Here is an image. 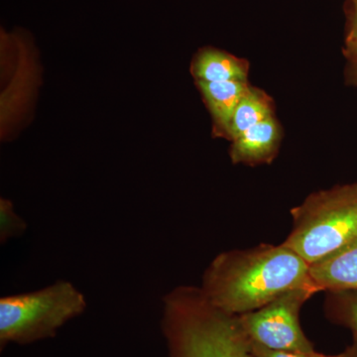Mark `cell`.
<instances>
[{
    "label": "cell",
    "instance_id": "1",
    "mask_svg": "<svg viewBox=\"0 0 357 357\" xmlns=\"http://www.w3.org/2000/svg\"><path fill=\"white\" fill-rule=\"evenodd\" d=\"M199 288L213 306L234 316L256 311L295 289L319 290L310 265L284 243L220 253L204 270Z\"/></svg>",
    "mask_w": 357,
    "mask_h": 357
},
{
    "label": "cell",
    "instance_id": "2",
    "mask_svg": "<svg viewBox=\"0 0 357 357\" xmlns=\"http://www.w3.org/2000/svg\"><path fill=\"white\" fill-rule=\"evenodd\" d=\"M161 328L169 357H255L238 316L213 306L199 290L167 305Z\"/></svg>",
    "mask_w": 357,
    "mask_h": 357
},
{
    "label": "cell",
    "instance_id": "3",
    "mask_svg": "<svg viewBox=\"0 0 357 357\" xmlns=\"http://www.w3.org/2000/svg\"><path fill=\"white\" fill-rule=\"evenodd\" d=\"M284 244L311 265L357 238V185L314 192L291 210Z\"/></svg>",
    "mask_w": 357,
    "mask_h": 357
},
{
    "label": "cell",
    "instance_id": "4",
    "mask_svg": "<svg viewBox=\"0 0 357 357\" xmlns=\"http://www.w3.org/2000/svg\"><path fill=\"white\" fill-rule=\"evenodd\" d=\"M88 307L86 296L68 280L0 299V344H29L55 337Z\"/></svg>",
    "mask_w": 357,
    "mask_h": 357
},
{
    "label": "cell",
    "instance_id": "5",
    "mask_svg": "<svg viewBox=\"0 0 357 357\" xmlns=\"http://www.w3.org/2000/svg\"><path fill=\"white\" fill-rule=\"evenodd\" d=\"M316 288H301L279 296L256 311L238 316L249 340L274 351H314L300 324V312Z\"/></svg>",
    "mask_w": 357,
    "mask_h": 357
},
{
    "label": "cell",
    "instance_id": "6",
    "mask_svg": "<svg viewBox=\"0 0 357 357\" xmlns=\"http://www.w3.org/2000/svg\"><path fill=\"white\" fill-rule=\"evenodd\" d=\"M310 275L321 292H357V238L310 265Z\"/></svg>",
    "mask_w": 357,
    "mask_h": 357
},
{
    "label": "cell",
    "instance_id": "7",
    "mask_svg": "<svg viewBox=\"0 0 357 357\" xmlns=\"http://www.w3.org/2000/svg\"><path fill=\"white\" fill-rule=\"evenodd\" d=\"M279 140L278 124L273 116L269 117L232 140L230 157L234 164L267 163L274 158Z\"/></svg>",
    "mask_w": 357,
    "mask_h": 357
},
{
    "label": "cell",
    "instance_id": "8",
    "mask_svg": "<svg viewBox=\"0 0 357 357\" xmlns=\"http://www.w3.org/2000/svg\"><path fill=\"white\" fill-rule=\"evenodd\" d=\"M208 105L213 121L218 128L227 133L236 112L237 105L248 93L249 86L246 82H208L197 81Z\"/></svg>",
    "mask_w": 357,
    "mask_h": 357
},
{
    "label": "cell",
    "instance_id": "9",
    "mask_svg": "<svg viewBox=\"0 0 357 357\" xmlns=\"http://www.w3.org/2000/svg\"><path fill=\"white\" fill-rule=\"evenodd\" d=\"M192 73L197 81L246 82L248 66L225 52L206 49L197 55L192 66Z\"/></svg>",
    "mask_w": 357,
    "mask_h": 357
},
{
    "label": "cell",
    "instance_id": "10",
    "mask_svg": "<svg viewBox=\"0 0 357 357\" xmlns=\"http://www.w3.org/2000/svg\"><path fill=\"white\" fill-rule=\"evenodd\" d=\"M271 116V103L267 96L250 88L237 105L227 131V137L234 140L249 128Z\"/></svg>",
    "mask_w": 357,
    "mask_h": 357
},
{
    "label": "cell",
    "instance_id": "11",
    "mask_svg": "<svg viewBox=\"0 0 357 357\" xmlns=\"http://www.w3.org/2000/svg\"><path fill=\"white\" fill-rule=\"evenodd\" d=\"M328 293L326 310L330 317L351 328L357 340V292L342 291Z\"/></svg>",
    "mask_w": 357,
    "mask_h": 357
},
{
    "label": "cell",
    "instance_id": "12",
    "mask_svg": "<svg viewBox=\"0 0 357 357\" xmlns=\"http://www.w3.org/2000/svg\"><path fill=\"white\" fill-rule=\"evenodd\" d=\"M27 222L14 211L13 202L0 201V243L6 244L13 238L22 236L27 230Z\"/></svg>",
    "mask_w": 357,
    "mask_h": 357
},
{
    "label": "cell",
    "instance_id": "13",
    "mask_svg": "<svg viewBox=\"0 0 357 357\" xmlns=\"http://www.w3.org/2000/svg\"><path fill=\"white\" fill-rule=\"evenodd\" d=\"M250 344L255 357H342V354L338 356H326L316 351L311 352L274 351V349H267L262 345L255 344L251 340Z\"/></svg>",
    "mask_w": 357,
    "mask_h": 357
},
{
    "label": "cell",
    "instance_id": "14",
    "mask_svg": "<svg viewBox=\"0 0 357 357\" xmlns=\"http://www.w3.org/2000/svg\"><path fill=\"white\" fill-rule=\"evenodd\" d=\"M342 357H357V344L342 354Z\"/></svg>",
    "mask_w": 357,
    "mask_h": 357
},
{
    "label": "cell",
    "instance_id": "15",
    "mask_svg": "<svg viewBox=\"0 0 357 357\" xmlns=\"http://www.w3.org/2000/svg\"><path fill=\"white\" fill-rule=\"evenodd\" d=\"M357 3V0H356ZM356 39H357V9H356Z\"/></svg>",
    "mask_w": 357,
    "mask_h": 357
}]
</instances>
